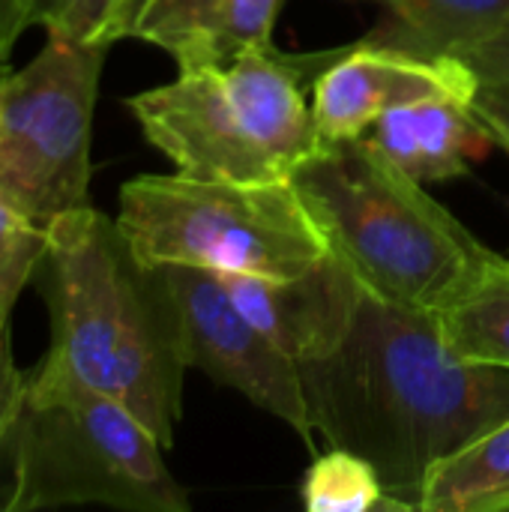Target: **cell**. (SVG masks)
<instances>
[{
    "instance_id": "11",
    "label": "cell",
    "mask_w": 509,
    "mask_h": 512,
    "mask_svg": "<svg viewBox=\"0 0 509 512\" xmlns=\"http://www.w3.org/2000/svg\"><path fill=\"white\" fill-rule=\"evenodd\" d=\"M285 0H147L132 39L168 51L180 69L225 66L270 45Z\"/></svg>"
},
{
    "instance_id": "9",
    "label": "cell",
    "mask_w": 509,
    "mask_h": 512,
    "mask_svg": "<svg viewBox=\"0 0 509 512\" xmlns=\"http://www.w3.org/2000/svg\"><path fill=\"white\" fill-rule=\"evenodd\" d=\"M477 90V69L459 57H420L357 39L336 48L315 78L309 102L321 144H333L369 135L378 117L399 105L432 96L474 102Z\"/></svg>"
},
{
    "instance_id": "2",
    "label": "cell",
    "mask_w": 509,
    "mask_h": 512,
    "mask_svg": "<svg viewBox=\"0 0 509 512\" xmlns=\"http://www.w3.org/2000/svg\"><path fill=\"white\" fill-rule=\"evenodd\" d=\"M33 285L51 318L45 360L123 402L168 450L189 360L165 270L141 261L117 219L87 204L48 225Z\"/></svg>"
},
{
    "instance_id": "22",
    "label": "cell",
    "mask_w": 509,
    "mask_h": 512,
    "mask_svg": "<svg viewBox=\"0 0 509 512\" xmlns=\"http://www.w3.org/2000/svg\"><path fill=\"white\" fill-rule=\"evenodd\" d=\"M24 27H30L21 0H0V60L9 57L12 45L18 42V36L24 33Z\"/></svg>"
},
{
    "instance_id": "21",
    "label": "cell",
    "mask_w": 509,
    "mask_h": 512,
    "mask_svg": "<svg viewBox=\"0 0 509 512\" xmlns=\"http://www.w3.org/2000/svg\"><path fill=\"white\" fill-rule=\"evenodd\" d=\"M468 66L477 69L480 78L486 81H504L509 84V30H504L501 36H495L492 42L480 45L477 51H471L465 57Z\"/></svg>"
},
{
    "instance_id": "3",
    "label": "cell",
    "mask_w": 509,
    "mask_h": 512,
    "mask_svg": "<svg viewBox=\"0 0 509 512\" xmlns=\"http://www.w3.org/2000/svg\"><path fill=\"white\" fill-rule=\"evenodd\" d=\"M291 183L378 300L438 315L498 258L366 135L321 144Z\"/></svg>"
},
{
    "instance_id": "20",
    "label": "cell",
    "mask_w": 509,
    "mask_h": 512,
    "mask_svg": "<svg viewBox=\"0 0 509 512\" xmlns=\"http://www.w3.org/2000/svg\"><path fill=\"white\" fill-rule=\"evenodd\" d=\"M21 393H24V375L15 369L12 351H9V336L0 333V465L6 462L12 426L21 408Z\"/></svg>"
},
{
    "instance_id": "5",
    "label": "cell",
    "mask_w": 509,
    "mask_h": 512,
    "mask_svg": "<svg viewBox=\"0 0 509 512\" xmlns=\"http://www.w3.org/2000/svg\"><path fill=\"white\" fill-rule=\"evenodd\" d=\"M162 450L123 402L42 357L24 375L0 510L102 504L129 512H189V495L168 471Z\"/></svg>"
},
{
    "instance_id": "12",
    "label": "cell",
    "mask_w": 509,
    "mask_h": 512,
    "mask_svg": "<svg viewBox=\"0 0 509 512\" xmlns=\"http://www.w3.org/2000/svg\"><path fill=\"white\" fill-rule=\"evenodd\" d=\"M399 171L417 183H444L468 174L495 141L471 111V102L432 96L378 117L366 135Z\"/></svg>"
},
{
    "instance_id": "18",
    "label": "cell",
    "mask_w": 509,
    "mask_h": 512,
    "mask_svg": "<svg viewBox=\"0 0 509 512\" xmlns=\"http://www.w3.org/2000/svg\"><path fill=\"white\" fill-rule=\"evenodd\" d=\"M48 228L27 219L0 198V333L9 336V318L21 291L33 282L42 261Z\"/></svg>"
},
{
    "instance_id": "23",
    "label": "cell",
    "mask_w": 509,
    "mask_h": 512,
    "mask_svg": "<svg viewBox=\"0 0 509 512\" xmlns=\"http://www.w3.org/2000/svg\"><path fill=\"white\" fill-rule=\"evenodd\" d=\"M9 72H12V66H6V63L0 60V84L6 81V75H9Z\"/></svg>"
},
{
    "instance_id": "19",
    "label": "cell",
    "mask_w": 509,
    "mask_h": 512,
    "mask_svg": "<svg viewBox=\"0 0 509 512\" xmlns=\"http://www.w3.org/2000/svg\"><path fill=\"white\" fill-rule=\"evenodd\" d=\"M471 111L495 141V147L509 153V84L480 78V90L471 102Z\"/></svg>"
},
{
    "instance_id": "6",
    "label": "cell",
    "mask_w": 509,
    "mask_h": 512,
    "mask_svg": "<svg viewBox=\"0 0 509 512\" xmlns=\"http://www.w3.org/2000/svg\"><path fill=\"white\" fill-rule=\"evenodd\" d=\"M117 225L141 261L219 276H294L330 243L291 180L237 183L192 174H141L120 186Z\"/></svg>"
},
{
    "instance_id": "10",
    "label": "cell",
    "mask_w": 509,
    "mask_h": 512,
    "mask_svg": "<svg viewBox=\"0 0 509 512\" xmlns=\"http://www.w3.org/2000/svg\"><path fill=\"white\" fill-rule=\"evenodd\" d=\"M234 303L297 363L333 354L366 297L357 273L330 252L294 276H222Z\"/></svg>"
},
{
    "instance_id": "8",
    "label": "cell",
    "mask_w": 509,
    "mask_h": 512,
    "mask_svg": "<svg viewBox=\"0 0 509 512\" xmlns=\"http://www.w3.org/2000/svg\"><path fill=\"white\" fill-rule=\"evenodd\" d=\"M162 270L180 309L189 369L246 396L255 408L294 429L306 450L315 453L300 363L234 303L219 273L180 264Z\"/></svg>"
},
{
    "instance_id": "15",
    "label": "cell",
    "mask_w": 509,
    "mask_h": 512,
    "mask_svg": "<svg viewBox=\"0 0 509 512\" xmlns=\"http://www.w3.org/2000/svg\"><path fill=\"white\" fill-rule=\"evenodd\" d=\"M447 345L471 363L509 369V261L495 258L486 273L444 312H438Z\"/></svg>"
},
{
    "instance_id": "16",
    "label": "cell",
    "mask_w": 509,
    "mask_h": 512,
    "mask_svg": "<svg viewBox=\"0 0 509 512\" xmlns=\"http://www.w3.org/2000/svg\"><path fill=\"white\" fill-rule=\"evenodd\" d=\"M300 501L309 512L402 510L390 498L375 465L342 447H330L312 459L300 483Z\"/></svg>"
},
{
    "instance_id": "17",
    "label": "cell",
    "mask_w": 509,
    "mask_h": 512,
    "mask_svg": "<svg viewBox=\"0 0 509 512\" xmlns=\"http://www.w3.org/2000/svg\"><path fill=\"white\" fill-rule=\"evenodd\" d=\"M144 3L147 0H21L27 21L45 27V33L102 45L129 39Z\"/></svg>"
},
{
    "instance_id": "14",
    "label": "cell",
    "mask_w": 509,
    "mask_h": 512,
    "mask_svg": "<svg viewBox=\"0 0 509 512\" xmlns=\"http://www.w3.org/2000/svg\"><path fill=\"white\" fill-rule=\"evenodd\" d=\"M417 512H509V420L441 459L420 486Z\"/></svg>"
},
{
    "instance_id": "7",
    "label": "cell",
    "mask_w": 509,
    "mask_h": 512,
    "mask_svg": "<svg viewBox=\"0 0 509 512\" xmlns=\"http://www.w3.org/2000/svg\"><path fill=\"white\" fill-rule=\"evenodd\" d=\"M108 48L45 33L39 54L0 84V198L42 228L90 204L93 111Z\"/></svg>"
},
{
    "instance_id": "1",
    "label": "cell",
    "mask_w": 509,
    "mask_h": 512,
    "mask_svg": "<svg viewBox=\"0 0 509 512\" xmlns=\"http://www.w3.org/2000/svg\"><path fill=\"white\" fill-rule=\"evenodd\" d=\"M300 375L312 429L372 462L405 512L441 459L509 420V369L462 360L435 312L369 291L342 345Z\"/></svg>"
},
{
    "instance_id": "13",
    "label": "cell",
    "mask_w": 509,
    "mask_h": 512,
    "mask_svg": "<svg viewBox=\"0 0 509 512\" xmlns=\"http://www.w3.org/2000/svg\"><path fill=\"white\" fill-rule=\"evenodd\" d=\"M381 24L363 36L372 45L420 57L465 60L509 30V0H384Z\"/></svg>"
},
{
    "instance_id": "4",
    "label": "cell",
    "mask_w": 509,
    "mask_h": 512,
    "mask_svg": "<svg viewBox=\"0 0 509 512\" xmlns=\"http://www.w3.org/2000/svg\"><path fill=\"white\" fill-rule=\"evenodd\" d=\"M336 57L264 45L225 66L180 69L126 99L144 138L177 171L204 180L279 183L321 147L306 87Z\"/></svg>"
}]
</instances>
